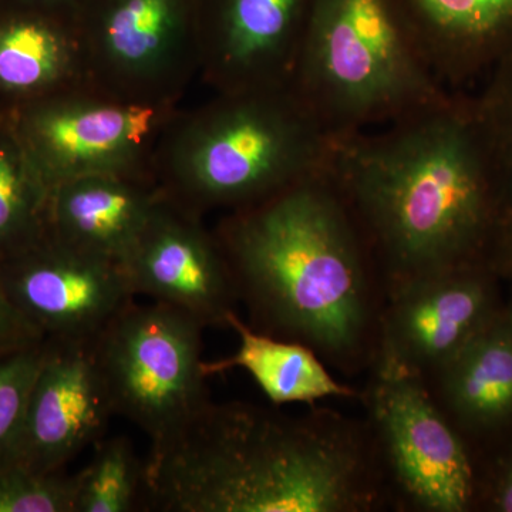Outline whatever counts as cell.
Here are the masks:
<instances>
[{"instance_id": "6da1fadb", "label": "cell", "mask_w": 512, "mask_h": 512, "mask_svg": "<svg viewBox=\"0 0 512 512\" xmlns=\"http://www.w3.org/2000/svg\"><path fill=\"white\" fill-rule=\"evenodd\" d=\"M326 171L390 288L488 268L493 188L470 92L387 126L333 137Z\"/></svg>"}, {"instance_id": "7a4b0ae2", "label": "cell", "mask_w": 512, "mask_h": 512, "mask_svg": "<svg viewBox=\"0 0 512 512\" xmlns=\"http://www.w3.org/2000/svg\"><path fill=\"white\" fill-rule=\"evenodd\" d=\"M340 414L289 417L212 403L150 446L144 511L357 512L375 507L379 466Z\"/></svg>"}, {"instance_id": "3957f363", "label": "cell", "mask_w": 512, "mask_h": 512, "mask_svg": "<svg viewBox=\"0 0 512 512\" xmlns=\"http://www.w3.org/2000/svg\"><path fill=\"white\" fill-rule=\"evenodd\" d=\"M252 328L348 362L372 322V252L328 171L249 207L217 228Z\"/></svg>"}, {"instance_id": "277c9868", "label": "cell", "mask_w": 512, "mask_h": 512, "mask_svg": "<svg viewBox=\"0 0 512 512\" xmlns=\"http://www.w3.org/2000/svg\"><path fill=\"white\" fill-rule=\"evenodd\" d=\"M333 136L291 84L215 93L177 110L153 158L165 197L202 215L231 212L328 170Z\"/></svg>"}, {"instance_id": "5b68a950", "label": "cell", "mask_w": 512, "mask_h": 512, "mask_svg": "<svg viewBox=\"0 0 512 512\" xmlns=\"http://www.w3.org/2000/svg\"><path fill=\"white\" fill-rule=\"evenodd\" d=\"M289 84L332 136L387 126L456 93L393 0H313Z\"/></svg>"}, {"instance_id": "8992f818", "label": "cell", "mask_w": 512, "mask_h": 512, "mask_svg": "<svg viewBox=\"0 0 512 512\" xmlns=\"http://www.w3.org/2000/svg\"><path fill=\"white\" fill-rule=\"evenodd\" d=\"M204 329L173 306L133 301L93 342L114 414L136 424L151 446L211 402Z\"/></svg>"}, {"instance_id": "52a82bcc", "label": "cell", "mask_w": 512, "mask_h": 512, "mask_svg": "<svg viewBox=\"0 0 512 512\" xmlns=\"http://www.w3.org/2000/svg\"><path fill=\"white\" fill-rule=\"evenodd\" d=\"M73 19L100 96L178 106L200 77L197 0H80Z\"/></svg>"}, {"instance_id": "ba28073f", "label": "cell", "mask_w": 512, "mask_h": 512, "mask_svg": "<svg viewBox=\"0 0 512 512\" xmlns=\"http://www.w3.org/2000/svg\"><path fill=\"white\" fill-rule=\"evenodd\" d=\"M369 392L376 453L404 501L464 512L477 497L473 461L423 377L379 353Z\"/></svg>"}, {"instance_id": "9c48e42d", "label": "cell", "mask_w": 512, "mask_h": 512, "mask_svg": "<svg viewBox=\"0 0 512 512\" xmlns=\"http://www.w3.org/2000/svg\"><path fill=\"white\" fill-rule=\"evenodd\" d=\"M177 110L87 87L57 94L32 124L46 197L57 185L93 175H153L158 143Z\"/></svg>"}, {"instance_id": "30bf717a", "label": "cell", "mask_w": 512, "mask_h": 512, "mask_svg": "<svg viewBox=\"0 0 512 512\" xmlns=\"http://www.w3.org/2000/svg\"><path fill=\"white\" fill-rule=\"evenodd\" d=\"M121 266L136 298L180 309L204 328H227L241 302L214 229L165 194Z\"/></svg>"}, {"instance_id": "8fae6325", "label": "cell", "mask_w": 512, "mask_h": 512, "mask_svg": "<svg viewBox=\"0 0 512 512\" xmlns=\"http://www.w3.org/2000/svg\"><path fill=\"white\" fill-rule=\"evenodd\" d=\"M313 0H197L200 79L214 93L291 82Z\"/></svg>"}, {"instance_id": "7c38bea8", "label": "cell", "mask_w": 512, "mask_h": 512, "mask_svg": "<svg viewBox=\"0 0 512 512\" xmlns=\"http://www.w3.org/2000/svg\"><path fill=\"white\" fill-rule=\"evenodd\" d=\"M497 276L471 266L393 286L380 352L423 377L450 362L501 311Z\"/></svg>"}, {"instance_id": "4fadbf2b", "label": "cell", "mask_w": 512, "mask_h": 512, "mask_svg": "<svg viewBox=\"0 0 512 512\" xmlns=\"http://www.w3.org/2000/svg\"><path fill=\"white\" fill-rule=\"evenodd\" d=\"M114 416L93 343L53 340L30 390L13 466L57 473L106 437Z\"/></svg>"}, {"instance_id": "5bb4252c", "label": "cell", "mask_w": 512, "mask_h": 512, "mask_svg": "<svg viewBox=\"0 0 512 512\" xmlns=\"http://www.w3.org/2000/svg\"><path fill=\"white\" fill-rule=\"evenodd\" d=\"M12 292L29 318L60 342L93 343L136 301L123 266L59 238L20 269Z\"/></svg>"}, {"instance_id": "9a60e30c", "label": "cell", "mask_w": 512, "mask_h": 512, "mask_svg": "<svg viewBox=\"0 0 512 512\" xmlns=\"http://www.w3.org/2000/svg\"><path fill=\"white\" fill-rule=\"evenodd\" d=\"M431 69L468 92L512 55V0H393Z\"/></svg>"}, {"instance_id": "2e32d148", "label": "cell", "mask_w": 512, "mask_h": 512, "mask_svg": "<svg viewBox=\"0 0 512 512\" xmlns=\"http://www.w3.org/2000/svg\"><path fill=\"white\" fill-rule=\"evenodd\" d=\"M164 198L153 175H93L49 191L53 237L123 264Z\"/></svg>"}, {"instance_id": "e0dca14e", "label": "cell", "mask_w": 512, "mask_h": 512, "mask_svg": "<svg viewBox=\"0 0 512 512\" xmlns=\"http://www.w3.org/2000/svg\"><path fill=\"white\" fill-rule=\"evenodd\" d=\"M433 376L439 406L457 429L491 434L512 426V328L505 308Z\"/></svg>"}, {"instance_id": "ac0fdd59", "label": "cell", "mask_w": 512, "mask_h": 512, "mask_svg": "<svg viewBox=\"0 0 512 512\" xmlns=\"http://www.w3.org/2000/svg\"><path fill=\"white\" fill-rule=\"evenodd\" d=\"M227 328L237 333V352L218 362H204L208 377L232 369L245 370L274 406L357 396L355 389L330 375L309 346L259 332L247 325L238 313L229 316Z\"/></svg>"}, {"instance_id": "d6986e66", "label": "cell", "mask_w": 512, "mask_h": 512, "mask_svg": "<svg viewBox=\"0 0 512 512\" xmlns=\"http://www.w3.org/2000/svg\"><path fill=\"white\" fill-rule=\"evenodd\" d=\"M0 87L15 93L86 87L73 13L29 9L0 25Z\"/></svg>"}, {"instance_id": "ffe728a7", "label": "cell", "mask_w": 512, "mask_h": 512, "mask_svg": "<svg viewBox=\"0 0 512 512\" xmlns=\"http://www.w3.org/2000/svg\"><path fill=\"white\" fill-rule=\"evenodd\" d=\"M470 93L494 198L488 268L512 282V55Z\"/></svg>"}, {"instance_id": "44dd1931", "label": "cell", "mask_w": 512, "mask_h": 512, "mask_svg": "<svg viewBox=\"0 0 512 512\" xmlns=\"http://www.w3.org/2000/svg\"><path fill=\"white\" fill-rule=\"evenodd\" d=\"M93 456L74 474V512L144 511L146 460L128 437H103Z\"/></svg>"}, {"instance_id": "7402d4cb", "label": "cell", "mask_w": 512, "mask_h": 512, "mask_svg": "<svg viewBox=\"0 0 512 512\" xmlns=\"http://www.w3.org/2000/svg\"><path fill=\"white\" fill-rule=\"evenodd\" d=\"M0 512H74V476L0 468Z\"/></svg>"}, {"instance_id": "603a6c76", "label": "cell", "mask_w": 512, "mask_h": 512, "mask_svg": "<svg viewBox=\"0 0 512 512\" xmlns=\"http://www.w3.org/2000/svg\"><path fill=\"white\" fill-rule=\"evenodd\" d=\"M45 350H26L0 363V454L15 460L30 390L42 365Z\"/></svg>"}, {"instance_id": "cb8c5ba5", "label": "cell", "mask_w": 512, "mask_h": 512, "mask_svg": "<svg viewBox=\"0 0 512 512\" xmlns=\"http://www.w3.org/2000/svg\"><path fill=\"white\" fill-rule=\"evenodd\" d=\"M25 170L9 148L0 147V238L22 224L28 207Z\"/></svg>"}, {"instance_id": "d4e9b609", "label": "cell", "mask_w": 512, "mask_h": 512, "mask_svg": "<svg viewBox=\"0 0 512 512\" xmlns=\"http://www.w3.org/2000/svg\"><path fill=\"white\" fill-rule=\"evenodd\" d=\"M487 493L491 510L512 512V444L495 461Z\"/></svg>"}, {"instance_id": "484cf974", "label": "cell", "mask_w": 512, "mask_h": 512, "mask_svg": "<svg viewBox=\"0 0 512 512\" xmlns=\"http://www.w3.org/2000/svg\"><path fill=\"white\" fill-rule=\"evenodd\" d=\"M19 5L30 10H43V12L73 13L80 0H16Z\"/></svg>"}, {"instance_id": "4316f807", "label": "cell", "mask_w": 512, "mask_h": 512, "mask_svg": "<svg viewBox=\"0 0 512 512\" xmlns=\"http://www.w3.org/2000/svg\"><path fill=\"white\" fill-rule=\"evenodd\" d=\"M20 323H16L15 312L6 305L5 301L0 298V338L12 339L13 330L18 328Z\"/></svg>"}, {"instance_id": "83f0119b", "label": "cell", "mask_w": 512, "mask_h": 512, "mask_svg": "<svg viewBox=\"0 0 512 512\" xmlns=\"http://www.w3.org/2000/svg\"><path fill=\"white\" fill-rule=\"evenodd\" d=\"M505 313H507V318H508V320H510V325L512 328V298H511V302L508 303L507 308H505Z\"/></svg>"}]
</instances>
